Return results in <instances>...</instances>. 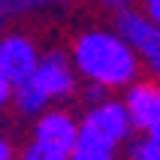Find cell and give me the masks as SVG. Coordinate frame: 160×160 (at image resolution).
I'll use <instances>...</instances> for the list:
<instances>
[{
	"label": "cell",
	"mask_w": 160,
	"mask_h": 160,
	"mask_svg": "<svg viewBox=\"0 0 160 160\" xmlns=\"http://www.w3.org/2000/svg\"><path fill=\"white\" fill-rule=\"evenodd\" d=\"M27 0H0V9H24Z\"/></svg>",
	"instance_id": "cell-16"
},
{
	"label": "cell",
	"mask_w": 160,
	"mask_h": 160,
	"mask_svg": "<svg viewBox=\"0 0 160 160\" xmlns=\"http://www.w3.org/2000/svg\"><path fill=\"white\" fill-rule=\"evenodd\" d=\"M33 3H58V0H27V6H33Z\"/></svg>",
	"instance_id": "cell-19"
},
{
	"label": "cell",
	"mask_w": 160,
	"mask_h": 160,
	"mask_svg": "<svg viewBox=\"0 0 160 160\" xmlns=\"http://www.w3.org/2000/svg\"><path fill=\"white\" fill-rule=\"evenodd\" d=\"M0 160H15V151H12L6 136H0Z\"/></svg>",
	"instance_id": "cell-15"
},
{
	"label": "cell",
	"mask_w": 160,
	"mask_h": 160,
	"mask_svg": "<svg viewBox=\"0 0 160 160\" xmlns=\"http://www.w3.org/2000/svg\"><path fill=\"white\" fill-rule=\"evenodd\" d=\"M0 30H3V9H0Z\"/></svg>",
	"instance_id": "cell-20"
},
{
	"label": "cell",
	"mask_w": 160,
	"mask_h": 160,
	"mask_svg": "<svg viewBox=\"0 0 160 160\" xmlns=\"http://www.w3.org/2000/svg\"><path fill=\"white\" fill-rule=\"evenodd\" d=\"M151 70H154V72H160V52H157V58L151 61Z\"/></svg>",
	"instance_id": "cell-18"
},
{
	"label": "cell",
	"mask_w": 160,
	"mask_h": 160,
	"mask_svg": "<svg viewBox=\"0 0 160 160\" xmlns=\"http://www.w3.org/2000/svg\"><path fill=\"white\" fill-rule=\"evenodd\" d=\"M130 157L133 160H160V139H151V136L136 139L130 145Z\"/></svg>",
	"instance_id": "cell-9"
},
{
	"label": "cell",
	"mask_w": 160,
	"mask_h": 160,
	"mask_svg": "<svg viewBox=\"0 0 160 160\" xmlns=\"http://www.w3.org/2000/svg\"><path fill=\"white\" fill-rule=\"evenodd\" d=\"M36 63H39V48L33 45V39H27L24 33H9L0 39V72L12 88L36 70Z\"/></svg>",
	"instance_id": "cell-4"
},
{
	"label": "cell",
	"mask_w": 160,
	"mask_h": 160,
	"mask_svg": "<svg viewBox=\"0 0 160 160\" xmlns=\"http://www.w3.org/2000/svg\"><path fill=\"white\" fill-rule=\"evenodd\" d=\"M21 160H67V154H58V151H48V148H42V145L30 142V148H27L24 154H21Z\"/></svg>",
	"instance_id": "cell-10"
},
{
	"label": "cell",
	"mask_w": 160,
	"mask_h": 160,
	"mask_svg": "<svg viewBox=\"0 0 160 160\" xmlns=\"http://www.w3.org/2000/svg\"><path fill=\"white\" fill-rule=\"evenodd\" d=\"M115 33L121 36L136 54H142L148 63L157 58V52H160V27L154 24L145 12H133V9L118 12Z\"/></svg>",
	"instance_id": "cell-5"
},
{
	"label": "cell",
	"mask_w": 160,
	"mask_h": 160,
	"mask_svg": "<svg viewBox=\"0 0 160 160\" xmlns=\"http://www.w3.org/2000/svg\"><path fill=\"white\" fill-rule=\"evenodd\" d=\"M9 100H12V85L6 82V76L0 72V106H6Z\"/></svg>",
	"instance_id": "cell-14"
},
{
	"label": "cell",
	"mask_w": 160,
	"mask_h": 160,
	"mask_svg": "<svg viewBox=\"0 0 160 160\" xmlns=\"http://www.w3.org/2000/svg\"><path fill=\"white\" fill-rule=\"evenodd\" d=\"M76 133H79V124H76V118L70 112H42L33 127V142L48 148V151L70 154Z\"/></svg>",
	"instance_id": "cell-6"
},
{
	"label": "cell",
	"mask_w": 160,
	"mask_h": 160,
	"mask_svg": "<svg viewBox=\"0 0 160 160\" xmlns=\"http://www.w3.org/2000/svg\"><path fill=\"white\" fill-rule=\"evenodd\" d=\"M127 118L139 130H148L154 118L160 115V88L151 82H130L127 85V100H124Z\"/></svg>",
	"instance_id": "cell-7"
},
{
	"label": "cell",
	"mask_w": 160,
	"mask_h": 160,
	"mask_svg": "<svg viewBox=\"0 0 160 160\" xmlns=\"http://www.w3.org/2000/svg\"><path fill=\"white\" fill-rule=\"evenodd\" d=\"M100 100H106V88H100V85H94V82H91V88L85 91V103H91V106H94V103H100Z\"/></svg>",
	"instance_id": "cell-11"
},
{
	"label": "cell",
	"mask_w": 160,
	"mask_h": 160,
	"mask_svg": "<svg viewBox=\"0 0 160 160\" xmlns=\"http://www.w3.org/2000/svg\"><path fill=\"white\" fill-rule=\"evenodd\" d=\"M145 133L151 136V139H160V115H157V118H154V124H151V127H148V130H145Z\"/></svg>",
	"instance_id": "cell-17"
},
{
	"label": "cell",
	"mask_w": 160,
	"mask_h": 160,
	"mask_svg": "<svg viewBox=\"0 0 160 160\" xmlns=\"http://www.w3.org/2000/svg\"><path fill=\"white\" fill-rule=\"evenodd\" d=\"M67 160H115V148L85 133H76V142H72Z\"/></svg>",
	"instance_id": "cell-8"
},
{
	"label": "cell",
	"mask_w": 160,
	"mask_h": 160,
	"mask_svg": "<svg viewBox=\"0 0 160 160\" xmlns=\"http://www.w3.org/2000/svg\"><path fill=\"white\" fill-rule=\"evenodd\" d=\"M72 70L100 88H127L139 76V54L112 30H88L72 45Z\"/></svg>",
	"instance_id": "cell-1"
},
{
	"label": "cell",
	"mask_w": 160,
	"mask_h": 160,
	"mask_svg": "<svg viewBox=\"0 0 160 160\" xmlns=\"http://www.w3.org/2000/svg\"><path fill=\"white\" fill-rule=\"evenodd\" d=\"M100 3H103V6H106L109 12H115V15H118V12H124V9H130V6H133V0H100Z\"/></svg>",
	"instance_id": "cell-12"
},
{
	"label": "cell",
	"mask_w": 160,
	"mask_h": 160,
	"mask_svg": "<svg viewBox=\"0 0 160 160\" xmlns=\"http://www.w3.org/2000/svg\"><path fill=\"white\" fill-rule=\"evenodd\" d=\"M145 15L160 27V0H145Z\"/></svg>",
	"instance_id": "cell-13"
},
{
	"label": "cell",
	"mask_w": 160,
	"mask_h": 160,
	"mask_svg": "<svg viewBox=\"0 0 160 160\" xmlns=\"http://www.w3.org/2000/svg\"><path fill=\"white\" fill-rule=\"evenodd\" d=\"M76 88V70L61 52L39 54L36 70L21 85H15V106L24 115H39L48 103L61 97H70Z\"/></svg>",
	"instance_id": "cell-2"
},
{
	"label": "cell",
	"mask_w": 160,
	"mask_h": 160,
	"mask_svg": "<svg viewBox=\"0 0 160 160\" xmlns=\"http://www.w3.org/2000/svg\"><path fill=\"white\" fill-rule=\"evenodd\" d=\"M79 133H85V136H91V139H100V142L118 148L127 136L133 133V124H130V118H127L124 103L100 100V103H94V106L88 109V115L82 118Z\"/></svg>",
	"instance_id": "cell-3"
}]
</instances>
